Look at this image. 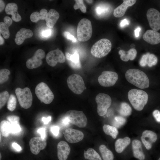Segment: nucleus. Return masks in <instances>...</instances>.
<instances>
[{"instance_id":"37998d69","label":"nucleus","mask_w":160,"mask_h":160,"mask_svg":"<svg viewBox=\"0 0 160 160\" xmlns=\"http://www.w3.org/2000/svg\"><path fill=\"white\" fill-rule=\"evenodd\" d=\"M37 132L40 134L41 138L46 139L47 135L46 130L45 128L41 127L39 128L37 130Z\"/></svg>"},{"instance_id":"f257e3e1","label":"nucleus","mask_w":160,"mask_h":160,"mask_svg":"<svg viewBox=\"0 0 160 160\" xmlns=\"http://www.w3.org/2000/svg\"><path fill=\"white\" fill-rule=\"evenodd\" d=\"M127 80L130 83L141 89L148 87L149 79L146 74L142 71L137 69H130L125 74Z\"/></svg>"},{"instance_id":"bb28decb","label":"nucleus","mask_w":160,"mask_h":160,"mask_svg":"<svg viewBox=\"0 0 160 160\" xmlns=\"http://www.w3.org/2000/svg\"><path fill=\"white\" fill-rule=\"evenodd\" d=\"M99 150L103 160H113L114 155L113 153L105 145H101Z\"/></svg>"},{"instance_id":"4be33fe9","label":"nucleus","mask_w":160,"mask_h":160,"mask_svg":"<svg viewBox=\"0 0 160 160\" xmlns=\"http://www.w3.org/2000/svg\"><path fill=\"white\" fill-rule=\"evenodd\" d=\"M132 148L134 156L140 160H144L145 155L143 151L141 143L137 140H133L132 143Z\"/></svg>"},{"instance_id":"5fc2aeb1","label":"nucleus","mask_w":160,"mask_h":160,"mask_svg":"<svg viewBox=\"0 0 160 160\" xmlns=\"http://www.w3.org/2000/svg\"><path fill=\"white\" fill-rule=\"evenodd\" d=\"M51 119V116H49L47 118L43 117L42 118L41 120L44 124H47L49 122Z\"/></svg>"},{"instance_id":"680f3d73","label":"nucleus","mask_w":160,"mask_h":160,"mask_svg":"<svg viewBox=\"0 0 160 160\" xmlns=\"http://www.w3.org/2000/svg\"><path fill=\"white\" fill-rule=\"evenodd\" d=\"M1 153H0V160L1 159Z\"/></svg>"},{"instance_id":"473e14b6","label":"nucleus","mask_w":160,"mask_h":160,"mask_svg":"<svg viewBox=\"0 0 160 160\" xmlns=\"http://www.w3.org/2000/svg\"><path fill=\"white\" fill-rule=\"evenodd\" d=\"M0 31L4 38L7 39L9 37L10 33L9 30V26H7L4 23L0 22Z\"/></svg>"},{"instance_id":"13d9d810","label":"nucleus","mask_w":160,"mask_h":160,"mask_svg":"<svg viewBox=\"0 0 160 160\" xmlns=\"http://www.w3.org/2000/svg\"><path fill=\"white\" fill-rule=\"evenodd\" d=\"M5 7V4L2 1L0 0V12H2L4 9Z\"/></svg>"},{"instance_id":"423d86ee","label":"nucleus","mask_w":160,"mask_h":160,"mask_svg":"<svg viewBox=\"0 0 160 160\" xmlns=\"http://www.w3.org/2000/svg\"><path fill=\"white\" fill-rule=\"evenodd\" d=\"M15 93L19 103L22 107L28 109L31 107L32 104L33 97L29 88L26 87L23 89L17 88Z\"/></svg>"},{"instance_id":"c9c22d12","label":"nucleus","mask_w":160,"mask_h":160,"mask_svg":"<svg viewBox=\"0 0 160 160\" xmlns=\"http://www.w3.org/2000/svg\"><path fill=\"white\" fill-rule=\"evenodd\" d=\"M8 92L5 91L1 92L0 94V108L1 109L5 104L9 98Z\"/></svg>"},{"instance_id":"393cba45","label":"nucleus","mask_w":160,"mask_h":160,"mask_svg":"<svg viewBox=\"0 0 160 160\" xmlns=\"http://www.w3.org/2000/svg\"><path fill=\"white\" fill-rule=\"evenodd\" d=\"M130 138L127 137L123 138H119L116 141L115 144L116 151L119 153L122 152L130 143Z\"/></svg>"},{"instance_id":"b1692460","label":"nucleus","mask_w":160,"mask_h":160,"mask_svg":"<svg viewBox=\"0 0 160 160\" xmlns=\"http://www.w3.org/2000/svg\"><path fill=\"white\" fill-rule=\"evenodd\" d=\"M65 54L66 57L68 61L69 65L71 67L77 69L81 68L79 54L77 51H75L73 54L68 52H66Z\"/></svg>"},{"instance_id":"2f4dec72","label":"nucleus","mask_w":160,"mask_h":160,"mask_svg":"<svg viewBox=\"0 0 160 160\" xmlns=\"http://www.w3.org/2000/svg\"><path fill=\"white\" fill-rule=\"evenodd\" d=\"M17 104L16 99L13 95H10L7 101V107L10 111H14L16 108Z\"/></svg>"},{"instance_id":"c03bdc74","label":"nucleus","mask_w":160,"mask_h":160,"mask_svg":"<svg viewBox=\"0 0 160 160\" xmlns=\"http://www.w3.org/2000/svg\"><path fill=\"white\" fill-rule=\"evenodd\" d=\"M59 130L60 128L57 126H53L50 128L51 133L55 137H57L59 135Z\"/></svg>"},{"instance_id":"4c0bfd02","label":"nucleus","mask_w":160,"mask_h":160,"mask_svg":"<svg viewBox=\"0 0 160 160\" xmlns=\"http://www.w3.org/2000/svg\"><path fill=\"white\" fill-rule=\"evenodd\" d=\"M126 121V119L124 117L121 116H116L114 119L113 125L115 127H119L124 124Z\"/></svg>"},{"instance_id":"dca6fc26","label":"nucleus","mask_w":160,"mask_h":160,"mask_svg":"<svg viewBox=\"0 0 160 160\" xmlns=\"http://www.w3.org/2000/svg\"><path fill=\"white\" fill-rule=\"evenodd\" d=\"M141 138L145 148L148 150L151 148L152 144L157 140V135L152 131L145 130L143 132Z\"/></svg>"},{"instance_id":"39448f33","label":"nucleus","mask_w":160,"mask_h":160,"mask_svg":"<svg viewBox=\"0 0 160 160\" xmlns=\"http://www.w3.org/2000/svg\"><path fill=\"white\" fill-rule=\"evenodd\" d=\"M35 93L38 98L47 104L51 103L54 98L53 93L48 85L41 82L38 84L35 89Z\"/></svg>"},{"instance_id":"e2e57ef3","label":"nucleus","mask_w":160,"mask_h":160,"mask_svg":"<svg viewBox=\"0 0 160 160\" xmlns=\"http://www.w3.org/2000/svg\"><path fill=\"white\" fill-rule=\"evenodd\" d=\"M158 160H160V158L158 159Z\"/></svg>"},{"instance_id":"20e7f679","label":"nucleus","mask_w":160,"mask_h":160,"mask_svg":"<svg viewBox=\"0 0 160 160\" xmlns=\"http://www.w3.org/2000/svg\"><path fill=\"white\" fill-rule=\"evenodd\" d=\"M77 32V38L80 41H86L90 39L92 32L90 20L86 18L81 19L78 23Z\"/></svg>"},{"instance_id":"f704fd0d","label":"nucleus","mask_w":160,"mask_h":160,"mask_svg":"<svg viewBox=\"0 0 160 160\" xmlns=\"http://www.w3.org/2000/svg\"><path fill=\"white\" fill-rule=\"evenodd\" d=\"M10 71L7 69H1L0 71V83L3 84L8 79L9 76L10 74Z\"/></svg>"},{"instance_id":"1a4fd4ad","label":"nucleus","mask_w":160,"mask_h":160,"mask_svg":"<svg viewBox=\"0 0 160 160\" xmlns=\"http://www.w3.org/2000/svg\"><path fill=\"white\" fill-rule=\"evenodd\" d=\"M95 101L97 104L98 114L100 116H104L111 105L112 100L111 97L107 94L100 93L96 96Z\"/></svg>"},{"instance_id":"3c124183","label":"nucleus","mask_w":160,"mask_h":160,"mask_svg":"<svg viewBox=\"0 0 160 160\" xmlns=\"http://www.w3.org/2000/svg\"><path fill=\"white\" fill-rule=\"evenodd\" d=\"M12 146L13 148L17 151H20L22 150L21 147L16 143H13Z\"/></svg>"},{"instance_id":"cd10ccee","label":"nucleus","mask_w":160,"mask_h":160,"mask_svg":"<svg viewBox=\"0 0 160 160\" xmlns=\"http://www.w3.org/2000/svg\"><path fill=\"white\" fill-rule=\"evenodd\" d=\"M84 156L85 159L89 160H102L100 155L92 148L84 151Z\"/></svg>"},{"instance_id":"8fccbe9b","label":"nucleus","mask_w":160,"mask_h":160,"mask_svg":"<svg viewBox=\"0 0 160 160\" xmlns=\"http://www.w3.org/2000/svg\"><path fill=\"white\" fill-rule=\"evenodd\" d=\"M51 33L52 31L50 29H47L43 31L41 34L43 36L47 38L51 36Z\"/></svg>"},{"instance_id":"f03ea898","label":"nucleus","mask_w":160,"mask_h":160,"mask_svg":"<svg viewBox=\"0 0 160 160\" xmlns=\"http://www.w3.org/2000/svg\"><path fill=\"white\" fill-rule=\"evenodd\" d=\"M128 99L133 108L136 110H142L147 104L148 95L144 91L136 89L130 90L128 93Z\"/></svg>"},{"instance_id":"bf43d9fd","label":"nucleus","mask_w":160,"mask_h":160,"mask_svg":"<svg viewBox=\"0 0 160 160\" xmlns=\"http://www.w3.org/2000/svg\"><path fill=\"white\" fill-rule=\"evenodd\" d=\"M0 45H2L4 43V40L1 35L0 36Z\"/></svg>"},{"instance_id":"5701e85b","label":"nucleus","mask_w":160,"mask_h":160,"mask_svg":"<svg viewBox=\"0 0 160 160\" xmlns=\"http://www.w3.org/2000/svg\"><path fill=\"white\" fill-rule=\"evenodd\" d=\"M59 13L55 9H51L45 18L46 25L49 28H53L59 17Z\"/></svg>"},{"instance_id":"09e8293b","label":"nucleus","mask_w":160,"mask_h":160,"mask_svg":"<svg viewBox=\"0 0 160 160\" xmlns=\"http://www.w3.org/2000/svg\"><path fill=\"white\" fill-rule=\"evenodd\" d=\"M4 20L5 24L9 27L10 26L12 23V19L8 16L5 17L4 18Z\"/></svg>"},{"instance_id":"412c9836","label":"nucleus","mask_w":160,"mask_h":160,"mask_svg":"<svg viewBox=\"0 0 160 160\" xmlns=\"http://www.w3.org/2000/svg\"><path fill=\"white\" fill-rule=\"evenodd\" d=\"M18 7L17 4L14 3L8 4L5 9L6 13L12 15V19L15 22L20 21L22 19L20 15L17 12Z\"/></svg>"},{"instance_id":"a18cd8bd","label":"nucleus","mask_w":160,"mask_h":160,"mask_svg":"<svg viewBox=\"0 0 160 160\" xmlns=\"http://www.w3.org/2000/svg\"><path fill=\"white\" fill-rule=\"evenodd\" d=\"M63 35L68 39L71 40L73 42H76L77 41L76 39L68 32L65 31Z\"/></svg>"},{"instance_id":"58836bf2","label":"nucleus","mask_w":160,"mask_h":160,"mask_svg":"<svg viewBox=\"0 0 160 160\" xmlns=\"http://www.w3.org/2000/svg\"><path fill=\"white\" fill-rule=\"evenodd\" d=\"M11 124V133L13 135H17L21 131V128L19 122L10 123Z\"/></svg>"},{"instance_id":"49530a36","label":"nucleus","mask_w":160,"mask_h":160,"mask_svg":"<svg viewBox=\"0 0 160 160\" xmlns=\"http://www.w3.org/2000/svg\"><path fill=\"white\" fill-rule=\"evenodd\" d=\"M147 56L146 54L143 55L140 59L139 64L142 67H145L147 64Z\"/></svg>"},{"instance_id":"72a5a7b5","label":"nucleus","mask_w":160,"mask_h":160,"mask_svg":"<svg viewBox=\"0 0 160 160\" xmlns=\"http://www.w3.org/2000/svg\"><path fill=\"white\" fill-rule=\"evenodd\" d=\"M147 57V64L148 66L151 67L156 65L158 62V58L154 55L149 53L146 54Z\"/></svg>"},{"instance_id":"6e6d98bb","label":"nucleus","mask_w":160,"mask_h":160,"mask_svg":"<svg viewBox=\"0 0 160 160\" xmlns=\"http://www.w3.org/2000/svg\"><path fill=\"white\" fill-rule=\"evenodd\" d=\"M104 9L101 7H97L96 8V12L98 15L101 14L104 12Z\"/></svg>"},{"instance_id":"0eeeda50","label":"nucleus","mask_w":160,"mask_h":160,"mask_svg":"<svg viewBox=\"0 0 160 160\" xmlns=\"http://www.w3.org/2000/svg\"><path fill=\"white\" fill-rule=\"evenodd\" d=\"M65 116L69 120L70 123L80 128L85 127L87 125V118L82 111L69 110Z\"/></svg>"},{"instance_id":"864d4df0","label":"nucleus","mask_w":160,"mask_h":160,"mask_svg":"<svg viewBox=\"0 0 160 160\" xmlns=\"http://www.w3.org/2000/svg\"><path fill=\"white\" fill-rule=\"evenodd\" d=\"M62 123L63 125L67 126L70 123L68 118L64 116L62 120Z\"/></svg>"},{"instance_id":"7c9ffc66","label":"nucleus","mask_w":160,"mask_h":160,"mask_svg":"<svg viewBox=\"0 0 160 160\" xmlns=\"http://www.w3.org/2000/svg\"><path fill=\"white\" fill-rule=\"evenodd\" d=\"M132 109L131 107L127 103H122L119 112V113L124 116H127L131 115Z\"/></svg>"},{"instance_id":"c85d7f7f","label":"nucleus","mask_w":160,"mask_h":160,"mask_svg":"<svg viewBox=\"0 0 160 160\" xmlns=\"http://www.w3.org/2000/svg\"><path fill=\"white\" fill-rule=\"evenodd\" d=\"M11 124L8 121L3 120L0 123V131L4 137H8L11 133Z\"/></svg>"},{"instance_id":"4468645a","label":"nucleus","mask_w":160,"mask_h":160,"mask_svg":"<svg viewBox=\"0 0 160 160\" xmlns=\"http://www.w3.org/2000/svg\"><path fill=\"white\" fill-rule=\"evenodd\" d=\"M64 134L65 140L71 143L79 142L82 140L84 137V134L82 132L72 128L66 129Z\"/></svg>"},{"instance_id":"7ed1b4c3","label":"nucleus","mask_w":160,"mask_h":160,"mask_svg":"<svg viewBox=\"0 0 160 160\" xmlns=\"http://www.w3.org/2000/svg\"><path fill=\"white\" fill-rule=\"evenodd\" d=\"M111 43L109 39H102L97 41L93 45L91 52L94 57L101 58L109 53L111 51Z\"/></svg>"},{"instance_id":"de8ad7c7","label":"nucleus","mask_w":160,"mask_h":160,"mask_svg":"<svg viewBox=\"0 0 160 160\" xmlns=\"http://www.w3.org/2000/svg\"><path fill=\"white\" fill-rule=\"evenodd\" d=\"M153 115L157 121L160 122V112L158 110H154Z\"/></svg>"},{"instance_id":"a878e982","label":"nucleus","mask_w":160,"mask_h":160,"mask_svg":"<svg viewBox=\"0 0 160 160\" xmlns=\"http://www.w3.org/2000/svg\"><path fill=\"white\" fill-rule=\"evenodd\" d=\"M47 13L46 9H42L40 10L39 13L36 11L31 13L30 16V19L32 22L36 23L40 20L45 19Z\"/></svg>"},{"instance_id":"9b49d317","label":"nucleus","mask_w":160,"mask_h":160,"mask_svg":"<svg viewBox=\"0 0 160 160\" xmlns=\"http://www.w3.org/2000/svg\"><path fill=\"white\" fill-rule=\"evenodd\" d=\"M146 17L151 28L153 30L160 29V12L155 9L151 8L147 11Z\"/></svg>"},{"instance_id":"2eb2a0df","label":"nucleus","mask_w":160,"mask_h":160,"mask_svg":"<svg viewBox=\"0 0 160 160\" xmlns=\"http://www.w3.org/2000/svg\"><path fill=\"white\" fill-rule=\"evenodd\" d=\"M31 151L34 154L37 155L40 151L44 149L46 146V139L41 137H35L31 138L29 142Z\"/></svg>"},{"instance_id":"a211bd4d","label":"nucleus","mask_w":160,"mask_h":160,"mask_svg":"<svg viewBox=\"0 0 160 160\" xmlns=\"http://www.w3.org/2000/svg\"><path fill=\"white\" fill-rule=\"evenodd\" d=\"M123 2L114 9L113 15L116 17H120L123 16L128 8L134 4L136 2L135 0H124Z\"/></svg>"},{"instance_id":"4d7b16f0","label":"nucleus","mask_w":160,"mask_h":160,"mask_svg":"<svg viewBox=\"0 0 160 160\" xmlns=\"http://www.w3.org/2000/svg\"><path fill=\"white\" fill-rule=\"evenodd\" d=\"M141 30L140 27H138L134 30L135 35L136 37H138L139 36V33Z\"/></svg>"},{"instance_id":"a19ab883","label":"nucleus","mask_w":160,"mask_h":160,"mask_svg":"<svg viewBox=\"0 0 160 160\" xmlns=\"http://www.w3.org/2000/svg\"><path fill=\"white\" fill-rule=\"evenodd\" d=\"M7 119L8 121L10 123L19 122V123L20 118L15 115H10L7 116Z\"/></svg>"},{"instance_id":"6e6552de","label":"nucleus","mask_w":160,"mask_h":160,"mask_svg":"<svg viewBox=\"0 0 160 160\" xmlns=\"http://www.w3.org/2000/svg\"><path fill=\"white\" fill-rule=\"evenodd\" d=\"M67 83L70 90L76 94H80L85 88V84L80 75L74 74L70 76L67 79Z\"/></svg>"},{"instance_id":"e433bc0d","label":"nucleus","mask_w":160,"mask_h":160,"mask_svg":"<svg viewBox=\"0 0 160 160\" xmlns=\"http://www.w3.org/2000/svg\"><path fill=\"white\" fill-rule=\"evenodd\" d=\"M75 1L76 3L73 6L74 9L76 10L79 9L83 13H86V9L83 3V1L82 0H76Z\"/></svg>"},{"instance_id":"052dcab7","label":"nucleus","mask_w":160,"mask_h":160,"mask_svg":"<svg viewBox=\"0 0 160 160\" xmlns=\"http://www.w3.org/2000/svg\"><path fill=\"white\" fill-rule=\"evenodd\" d=\"M86 1H87L88 2H89V3H90V2H91V3L92 1H91V0H89V1L87 0Z\"/></svg>"},{"instance_id":"603ef678","label":"nucleus","mask_w":160,"mask_h":160,"mask_svg":"<svg viewBox=\"0 0 160 160\" xmlns=\"http://www.w3.org/2000/svg\"><path fill=\"white\" fill-rule=\"evenodd\" d=\"M129 23V21L126 18L122 20L120 23V26L121 27H123L126 25H128Z\"/></svg>"},{"instance_id":"f8f14e48","label":"nucleus","mask_w":160,"mask_h":160,"mask_svg":"<svg viewBox=\"0 0 160 160\" xmlns=\"http://www.w3.org/2000/svg\"><path fill=\"white\" fill-rule=\"evenodd\" d=\"M46 60L49 65L54 67L58 63H64L65 60V57L62 51L57 49L51 51L47 53Z\"/></svg>"},{"instance_id":"ea45409f","label":"nucleus","mask_w":160,"mask_h":160,"mask_svg":"<svg viewBox=\"0 0 160 160\" xmlns=\"http://www.w3.org/2000/svg\"><path fill=\"white\" fill-rule=\"evenodd\" d=\"M137 54V51L134 48L130 49L129 50L127 53L129 59L131 60H132L135 59L136 56Z\"/></svg>"},{"instance_id":"9d476101","label":"nucleus","mask_w":160,"mask_h":160,"mask_svg":"<svg viewBox=\"0 0 160 160\" xmlns=\"http://www.w3.org/2000/svg\"><path fill=\"white\" fill-rule=\"evenodd\" d=\"M118 79V74L115 72L104 71L98 77V81L103 87H109L114 85Z\"/></svg>"},{"instance_id":"79ce46f5","label":"nucleus","mask_w":160,"mask_h":160,"mask_svg":"<svg viewBox=\"0 0 160 160\" xmlns=\"http://www.w3.org/2000/svg\"><path fill=\"white\" fill-rule=\"evenodd\" d=\"M119 53L120 55V57L122 60L127 62L129 60L127 53L126 54L124 50H119Z\"/></svg>"},{"instance_id":"6ab92c4d","label":"nucleus","mask_w":160,"mask_h":160,"mask_svg":"<svg viewBox=\"0 0 160 160\" xmlns=\"http://www.w3.org/2000/svg\"><path fill=\"white\" fill-rule=\"evenodd\" d=\"M143 38L144 40L151 44L155 45L160 43V33L153 30H147Z\"/></svg>"},{"instance_id":"c756f323","label":"nucleus","mask_w":160,"mask_h":160,"mask_svg":"<svg viewBox=\"0 0 160 160\" xmlns=\"http://www.w3.org/2000/svg\"><path fill=\"white\" fill-rule=\"evenodd\" d=\"M103 129L105 134L111 136L114 139L116 138L119 133L116 127L108 124H104L103 127Z\"/></svg>"},{"instance_id":"ddd939ff","label":"nucleus","mask_w":160,"mask_h":160,"mask_svg":"<svg viewBox=\"0 0 160 160\" xmlns=\"http://www.w3.org/2000/svg\"><path fill=\"white\" fill-rule=\"evenodd\" d=\"M45 56L44 51L41 49H37L34 56L27 60L26 62L27 67L29 69L36 68L42 64V60Z\"/></svg>"},{"instance_id":"aec40b11","label":"nucleus","mask_w":160,"mask_h":160,"mask_svg":"<svg viewBox=\"0 0 160 160\" xmlns=\"http://www.w3.org/2000/svg\"><path fill=\"white\" fill-rule=\"evenodd\" d=\"M33 35V32L31 30L22 28L16 33L15 39V42L17 44L20 45L25 39L31 38Z\"/></svg>"},{"instance_id":"f3484780","label":"nucleus","mask_w":160,"mask_h":160,"mask_svg":"<svg viewBox=\"0 0 160 160\" xmlns=\"http://www.w3.org/2000/svg\"><path fill=\"white\" fill-rule=\"evenodd\" d=\"M57 156L59 160H66L70 153L71 148L66 142L61 141L59 142L57 146Z\"/></svg>"}]
</instances>
